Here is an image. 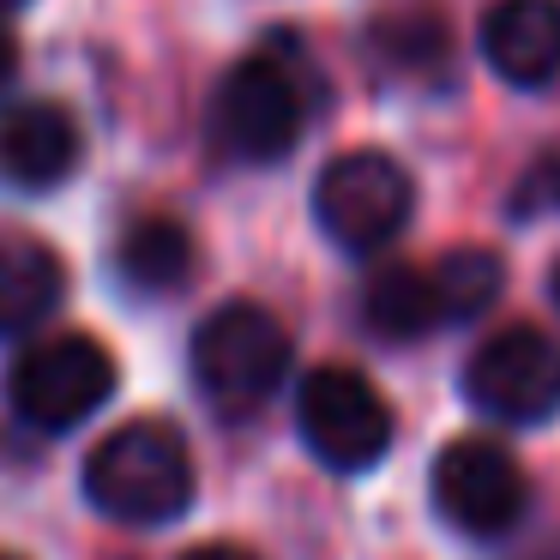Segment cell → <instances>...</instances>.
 I'll use <instances>...</instances> for the list:
<instances>
[{
  "instance_id": "cell-1",
  "label": "cell",
  "mask_w": 560,
  "mask_h": 560,
  "mask_svg": "<svg viewBox=\"0 0 560 560\" xmlns=\"http://www.w3.org/2000/svg\"><path fill=\"white\" fill-rule=\"evenodd\" d=\"M85 500L115 524H175L194 506V452L182 428L139 416L103 434L85 458Z\"/></svg>"
},
{
  "instance_id": "cell-2",
  "label": "cell",
  "mask_w": 560,
  "mask_h": 560,
  "mask_svg": "<svg viewBox=\"0 0 560 560\" xmlns=\"http://www.w3.org/2000/svg\"><path fill=\"white\" fill-rule=\"evenodd\" d=\"M187 362H194V380L211 398V410L247 416L290 374V331L259 302H223L194 326Z\"/></svg>"
},
{
  "instance_id": "cell-3",
  "label": "cell",
  "mask_w": 560,
  "mask_h": 560,
  "mask_svg": "<svg viewBox=\"0 0 560 560\" xmlns=\"http://www.w3.org/2000/svg\"><path fill=\"white\" fill-rule=\"evenodd\" d=\"M307 127V79L290 67L283 43L247 55L223 73L211 97V139L235 163H278Z\"/></svg>"
},
{
  "instance_id": "cell-4",
  "label": "cell",
  "mask_w": 560,
  "mask_h": 560,
  "mask_svg": "<svg viewBox=\"0 0 560 560\" xmlns=\"http://www.w3.org/2000/svg\"><path fill=\"white\" fill-rule=\"evenodd\" d=\"M115 380H121V368H115L103 338L55 331V338H37L31 350H19L13 374H7V398L31 428L67 434V428L91 422L115 398Z\"/></svg>"
},
{
  "instance_id": "cell-5",
  "label": "cell",
  "mask_w": 560,
  "mask_h": 560,
  "mask_svg": "<svg viewBox=\"0 0 560 560\" xmlns=\"http://www.w3.org/2000/svg\"><path fill=\"white\" fill-rule=\"evenodd\" d=\"M428 488H434V512L470 542H500L530 512V476H524L518 452L488 434L446 440L428 470Z\"/></svg>"
},
{
  "instance_id": "cell-6",
  "label": "cell",
  "mask_w": 560,
  "mask_h": 560,
  "mask_svg": "<svg viewBox=\"0 0 560 560\" xmlns=\"http://www.w3.org/2000/svg\"><path fill=\"white\" fill-rule=\"evenodd\" d=\"M416 211V182L386 151H338L314 182V218L331 247L380 254L404 235Z\"/></svg>"
},
{
  "instance_id": "cell-7",
  "label": "cell",
  "mask_w": 560,
  "mask_h": 560,
  "mask_svg": "<svg viewBox=\"0 0 560 560\" xmlns=\"http://www.w3.org/2000/svg\"><path fill=\"white\" fill-rule=\"evenodd\" d=\"M464 398L506 428L548 422L560 410V343L530 319L488 331L464 362Z\"/></svg>"
},
{
  "instance_id": "cell-8",
  "label": "cell",
  "mask_w": 560,
  "mask_h": 560,
  "mask_svg": "<svg viewBox=\"0 0 560 560\" xmlns=\"http://www.w3.org/2000/svg\"><path fill=\"white\" fill-rule=\"evenodd\" d=\"M295 428H302L307 452H314L326 470L362 476L386 458L392 446V410L374 392V380L355 374V368H314L295 392Z\"/></svg>"
},
{
  "instance_id": "cell-9",
  "label": "cell",
  "mask_w": 560,
  "mask_h": 560,
  "mask_svg": "<svg viewBox=\"0 0 560 560\" xmlns=\"http://www.w3.org/2000/svg\"><path fill=\"white\" fill-rule=\"evenodd\" d=\"M482 61L518 91H542L560 79V0H494L476 25Z\"/></svg>"
},
{
  "instance_id": "cell-10",
  "label": "cell",
  "mask_w": 560,
  "mask_h": 560,
  "mask_svg": "<svg viewBox=\"0 0 560 560\" xmlns=\"http://www.w3.org/2000/svg\"><path fill=\"white\" fill-rule=\"evenodd\" d=\"M85 158V133H79L73 109L67 103H19V109L0 115V175L25 194H49Z\"/></svg>"
},
{
  "instance_id": "cell-11",
  "label": "cell",
  "mask_w": 560,
  "mask_h": 560,
  "mask_svg": "<svg viewBox=\"0 0 560 560\" xmlns=\"http://www.w3.org/2000/svg\"><path fill=\"white\" fill-rule=\"evenodd\" d=\"M67 302V266L49 242L0 230V338H31Z\"/></svg>"
},
{
  "instance_id": "cell-12",
  "label": "cell",
  "mask_w": 560,
  "mask_h": 560,
  "mask_svg": "<svg viewBox=\"0 0 560 560\" xmlns=\"http://www.w3.org/2000/svg\"><path fill=\"white\" fill-rule=\"evenodd\" d=\"M362 319H368V331L386 338V343H416V338H428V331H440L446 326V307H440L434 271L410 266V259L380 266L362 290Z\"/></svg>"
},
{
  "instance_id": "cell-13",
  "label": "cell",
  "mask_w": 560,
  "mask_h": 560,
  "mask_svg": "<svg viewBox=\"0 0 560 560\" xmlns=\"http://www.w3.org/2000/svg\"><path fill=\"white\" fill-rule=\"evenodd\" d=\"M194 235L175 218H133L115 242V271L139 295H175L194 278Z\"/></svg>"
},
{
  "instance_id": "cell-14",
  "label": "cell",
  "mask_w": 560,
  "mask_h": 560,
  "mask_svg": "<svg viewBox=\"0 0 560 560\" xmlns=\"http://www.w3.org/2000/svg\"><path fill=\"white\" fill-rule=\"evenodd\" d=\"M428 271H434L446 326L452 319L488 314V307L500 302V290H506V266H500V254H488V247H452V254H440Z\"/></svg>"
},
{
  "instance_id": "cell-15",
  "label": "cell",
  "mask_w": 560,
  "mask_h": 560,
  "mask_svg": "<svg viewBox=\"0 0 560 560\" xmlns=\"http://www.w3.org/2000/svg\"><path fill=\"white\" fill-rule=\"evenodd\" d=\"M368 43L404 79H440L446 73V55H452V37L434 13H392L368 31Z\"/></svg>"
},
{
  "instance_id": "cell-16",
  "label": "cell",
  "mask_w": 560,
  "mask_h": 560,
  "mask_svg": "<svg viewBox=\"0 0 560 560\" xmlns=\"http://www.w3.org/2000/svg\"><path fill=\"white\" fill-rule=\"evenodd\" d=\"M560 211V151H542L512 187V218H542Z\"/></svg>"
},
{
  "instance_id": "cell-17",
  "label": "cell",
  "mask_w": 560,
  "mask_h": 560,
  "mask_svg": "<svg viewBox=\"0 0 560 560\" xmlns=\"http://www.w3.org/2000/svg\"><path fill=\"white\" fill-rule=\"evenodd\" d=\"M13 73H19V37L0 19V85H13Z\"/></svg>"
},
{
  "instance_id": "cell-18",
  "label": "cell",
  "mask_w": 560,
  "mask_h": 560,
  "mask_svg": "<svg viewBox=\"0 0 560 560\" xmlns=\"http://www.w3.org/2000/svg\"><path fill=\"white\" fill-rule=\"evenodd\" d=\"M182 560H254L247 548H235V542H199V548H187Z\"/></svg>"
},
{
  "instance_id": "cell-19",
  "label": "cell",
  "mask_w": 560,
  "mask_h": 560,
  "mask_svg": "<svg viewBox=\"0 0 560 560\" xmlns=\"http://www.w3.org/2000/svg\"><path fill=\"white\" fill-rule=\"evenodd\" d=\"M548 290H555V302H560V266H555V278H548Z\"/></svg>"
},
{
  "instance_id": "cell-20",
  "label": "cell",
  "mask_w": 560,
  "mask_h": 560,
  "mask_svg": "<svg viewBox=\"0 0 560 560\" xmlns=\"http://www.w3.org/2000/svg\"><path fill=\"white\" fill-rule=\"evenodd\" d=\"M13 7H25V0H0V13H13Z\"/></svg>"
},
{
  "instance_id": "cell-21",
  "label": "cell",
  "mask_w": 560,
  "mask_h": 560,
  "mask_svg": "<svg viewBox=\"0 0 560 560\" xmlns=\"http://www.w3.org/2000/svg\"><path fill=\"white\" fill-rule=\"evenodd\" d=\"M0 560H25V555H7V548H0Z\"/></svg>"
}]
</instances>
